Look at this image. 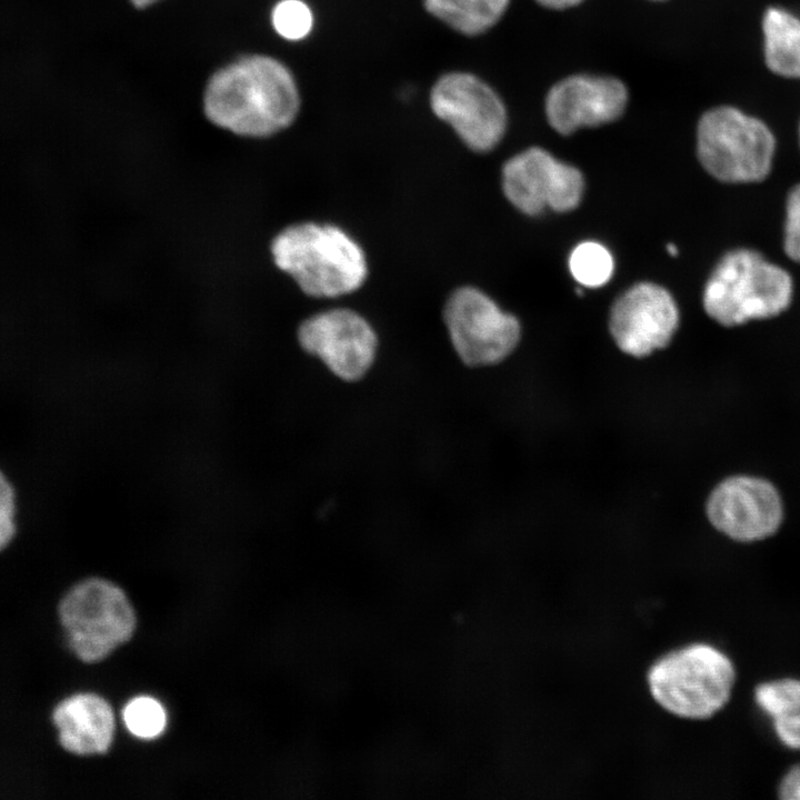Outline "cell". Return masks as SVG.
Instances as JSON below:
<instances>
[{"label":"cell","mask_w":800,"mask_h":800,"mask_svg":"<svg viewBox=\"0 0 800 800\" xmlns=\"http://www.w3.org/2000/svg\"><path fill=\"white\" fill-rule=\"evenodd\" d=\"M299 108L289 69L262 54L246 56L220 68L203 93V111L213 124L249 138H266L286 129Z\"/></svg>","instance_id":"cell-1"},{"label":"cell","mask_w":800,"mask_h":800,"mask_svg":"<svg viewBox=\"0 0 800 800\" xmlns=\"http://www.w3.org/2000/svg\"><path fill=\"white\" fill-rule=\"evenodd\" d=\"M270 250L276 266L313 298L349 294L363 284L368 274L363 249L334 224H291L273 238Z\"/></svg>","instance_id":"cell-2"},{"label":"cell","mask_w":800,"mask_h":800,"mask_svg":"<svg viewBox=\"0 0 800 800\" xmlns=\"http://www.w3.org/2000/svg\"><path fill=\"white\" fill-rule=\"evenodd\" d=\"M737 668L731 657L707 641L672 650L650 668L648 683L653 699L668 712L687 720L703 721L720 713L730 702Z\"/></svg>","instance_id":"cell-3"},{"label":"cell","mask_w":800,"mask_h":800,"mask_svg":"<svg viewBox=\"0 0 800 800\" xmlns=\"http://www.w3.org/2000/svg\"><path fill=\"white\" fill-rule=\"evenodd\" d=\"M793 294L791 274L751 248L724 252L702 290L706 313L724 327L769 319L787 310Z\"/></svg>","instance_id":"cell-4"},{"label":"cell","mask_w":800,"mask_h":800,"mask_svg":"<svg viewBox=\"0 0 800 800\" xmlns=\"http://www.w3.org/2000/svg\"><path fill=\"white\" fill-rule=\"evenodd\" d=\"M696 150L700 164L714 179L759 182L771 171L776 138L761 119L732 106H718L701 114Z\"/></svg>","instance_id":"cell-5"},{"label":"cell","mask_w":800,"mask_h":800,"mask_svg":"<svg viewBox=\"0 0 800 800\" xmlns=\"http://www.w3.org/2000/svg\"><path fill=\"white\" fill-rule=\"evenodd\" d=\"M59 617L72 651L84 662L106 658L129 640L136 626L123 591L98 578L74 586L61 600Z\"/></svg>","instance_id":"cell-6"},{"label":"cell","mask_w":800,"mask_h":800,"mask_svg":"<svg viewBox=\"0 0 800 800\" xmlns=\"http://www.w3.org/2000/svg\"><path fill=\"white\" fill-rule=\"evenodd\" d=\"M443 321L456 353L471 368L503 361L520 340L518 319L472 287L451 293L444 304Z\"/></svg>","instance_id":"cell-7"},{"label":"cell","mask_w":800,"mask_h":800,"mask_svg":"<svg viewBox=\"0 0 800 800\" xmlns=\"http://www.w3.org/2000/svg\"><path fill=\"white\" fill-rule=\"evenodd\" d=\"M430 106L474 151H490L506 132L504 103L489 84L471 73L449 72L439 78L430 93Z\"/></svg>","instance_id":"cell-8"},{"label":"cell","mask_w":800,"mask_h":800,"mask_svg":"<svg viewBox=\"0 0 800 800\" xmlns=\"http://www.w3.org/2000/svg\"><path fill=\"white\" fill-rule=\"evenodd\" d=\"M297 339L301 349L317 357L337 378L361 380L372 367L378 336L360 313L348 308L320 311L304 319Z\"/></svg>","instance_id":"cell-9"},{"label":"cell","mask_w":800,"mask_h":800,"mask_svg":"<svg viewBox=\"0 0 800 800\" xmlns=\"http://www.w3.org/2000/svg\"><path fill=\"white\" fill-rule=\"evenodd\" d=\"M502 189L518 210L536 216L546 208L558 212L577 208L584 181L576 167L559 161L542 148L532 147L504 163Z\"/></svg>","instance_id":"cell-10"},{"label":"cell","mask_w":800,"mask_h":800,"mask_svg":"<svg viewBox=\"0 0 800 800\" xmlns=\"http://www.w3.org/2000/svg\"><path fill=\"white\" fill-rule=\"evenodd\" d=\"M710 523L738 542H756L774 534L783 519L777 488L753 476H732L721 481L706 504Z\"/></svg>","instance_id":"cell-11"},{"label":"cell","mask_w":800,"mask_h":800,"mask_svg":"<svg viewBox=\"0 0 800 800\" xmlns=\"http://www.w3.org/2000/svg\"><path fill=\"white\" fill-rule=\"evenodd\" d=\"M679 321L672 294L660 284L640 282L613 303L609 330L622 352L643 358L669 344Z\"/></svg>","instance_id":"cell-12"},{"label":"cell","mask_w":800,"mask_h":800,"mask_svg":"<svg viewBox=\"0 0 800 800\" xmlns=\"http://www.w3.org/2000/svg\"><path fill=\"white\" fill-rule=\"evenodd\" d=\"M626 84L618 78L576 73L554 83L546 96L549 124L561 134L598 127L620 118L628 104Z\"/></svg>","instance_id":"cell-13"},{"label":"cell","mask_w":800,"mask_h":800,"mask_svg":"<svg viewBox=\"0 0 800 800\" xmlns=\"http://www.w3.org/2000/svg\"><path fill=\"white\" fill-rule=\"evenodd\" d=\"M61 746L77 754L102 753L109 748L114 729L110 706L102 698L76 694L61 701L53 711Z\"/></svg>","instance_id":"cell-14"},{"label":"cell","mask_w":800,"mask_h":800,"mask_svg":"<svg viewBox=\"0 0 800 800\" xmlns=\"http://www.w3.org/2000/svg\"><path fill=\"white\" fill-rule=\"evenodd\" d=\"M753 700L769 720L780 744L800 752V678L762 681L754 688Z\"/></svg>","instance_id":"cell-15"},{"label":"cell","mask_w":800,"mask_h":800,"mask_svg":"<svg viewBox=\"0 0 800 800\" xmlns=\"http://www.w3.org/2000/svg\"><path fill=\"white\" fill-rule=\"evenodd\" d=\"M762 31L767 67L778 76L800 79V18L771 7L763 14Z\"/></svg>","instance_id":"cell-16"},{"label":"cell","mask_w":800,"mask_h":800,"mask_svg":"<svg viewBox=\"0 0 800 800\" xmlns=\"http://www.w3.org/2000/svg\"><path fill=\"white\" fill-rule=\"evenodd\" d=\"M509 3L510 0H424L428 12L466 36L481 34L492 28Z\"/></svg>","instance_id":"cell-17"},{"label":"cell","mask_w":800,"mask_h":800,"mask_svg":"<svg viewBox=\"0 0 800 800\" xmlns=\"http://www.w3.org/2000/svg\"><path fill=\"white\" fill-rule=\"evenodd\" d=\"M569 269L580 284L598 288L610 280L614 261L604 246L594 241H584L570 253Z\"/></svg>","instance_id":"cell-18"},{"label":"cell","mask_w":800,"mask_h":800,"mask_svg":"<svg viewBox=\"0 0 800 800\" xmlns=\"http://www.w3.org/2000/svg\"><path fill=\"white\" fill-rule=\"evenodd\" d=\"M122 718L128 730L143 739L158 737L166 726V712L151 697H137L129 701L122 711Z\"/></svg>","instance_id":"cell-19"},{"label":"cell","mask_w":800,"mask_h":800,"mask_svg":"<svg viewBox=\"0 0 800 800\" xmlns=\"http://www.w3.org/2000/svg\"><path fill=\"white\" fill-rule=\"evenodd\" d=\"M274 30L284 39L300 40L312 29L310 8L301 0H281L271 14Z\"/></svg>","instance_id":"cell-20"},{"label":"cell","mask_w":800,"mask_h":800,"mask_svg":"<svg viewBox=\"0 0 800 800\" xmlns=\"http://www.w3.org/2000/svg\"><path fill=\"white\" fill-rule=\"evenodd\" d=\"M782 244L786 256L800 263V182L787 193Z\"/></svg>","instance_id":"cell-21"},{"label":"cell","mask_w":800,"mask_h":800,"mask_svg":"<svg viewBox=\"0 0 800 800\" xmlns=\"http://www.w3.org/2000/svg\"><path fill=\"white\" fill-rule=\"evenodd\" d=\"M14 488L2 478L0 491V542L4 548L12 539L17 524V500Z\"/></svg>","instance_id":"cell-22"},{"label":"cell","mask_w":800,"mask_h":800,"mask_svg":"<svg viewBox=\"0 0 800 800\" xmlns=\"http://www.w3.org/2000/svg\"><path fill=\"white\" fill-rule=\"evenodd\" d=\"M541 7L552 10H563L576 7L584 0H534Z\"/></svg>","instance_id":"cell-23"},{"label":"cell","mask_w":800,"mask_h":800,"mask_svg":"<svg viewBox=\"0 0 800 800\" xmlns=\"http://www.w3.org/2000/svg\"><path fill=\"white\" fill-rule=\"evenodd\" d=\"M136 8L143 9L157 2L158 0H129Z\"/></svg>","instance_id":"cell-24"},{"label":"cell","mask_w":800,"mask_h":800,"mask_svg":"<svg viewBox=\"0 0 800 800\" xmlns=\"http://www.w3.org/2000/svg\"><path fill=\"white\" fill-rule=\"evenodd\" d=\"M667 251H668L671 256H677V254H678V248H677V246L673 244V243H668V244H667Z\"/></svg>","instance_id":"cell-25"},{"label":"cell","mask_w":800,"mask_h":800,"mask_svg":"<svg viewBox=\"0 0 800 800\" xmlns=\"http://www.w3.org/2000/svg\"><path fill=\"white\" fill-rule=\"evenodd\" d=\"M799 144H800V123H799Z\"/></svg>","instance_id":"cell-26"},{"label":"cell","mask_w":800,"mask_h":800,"mask_svg":"<svg viewBox=\"0 0 800 800\" xmlns=\"http://www.w3.org/2000/svg\"><path fill=\"white\" fill-rule=\"evenodd\" d=\"M652 1H663V0H652Z\"/></svg>","instance_id":"cell-27"}]
</instances>
